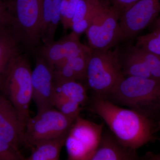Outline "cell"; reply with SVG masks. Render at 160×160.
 <instances>
[{"instance_id":"83f0119b","label":"cell","mask_w":160,"mask_h":160,"mask_svg":"<svg viewBox=\"0 0 160 160\" xmlns=\"http://www.w3.org/2000/svg\"><path fill=\"white\" fill-rule=\"evenodd\" d=\"M160 143V138H159L158 139ZM143 160H160V152L155 154L151 152H147L145 156L143 157Z\"/></svg>"},{"instance_id":"5b68a950","label":"cell","mask_w":160,"mask_h":160,"mask_svg":"<svg viewBox=\"0 0 160 160\" xmlns=\"http://www.w3.org/2000/svg\"><path fill=\"white\" fill-rule=\"evenodd\" d=\"M32 71L27 56L20 53L12 64L0 90L13 104L26 123L31 118L29 106L32 99Z\"/></svg>"},{"instance_id":"d4e9b609","label":"cell","mask_w":160,"mask_h":160,"mask_svg":"<svg viewBox=\"0 0 160 160\" xmlns=\"http://www.w3.org/2000/svg\"><path fill=\"white\" fill-rule=\"evenodd\" d=\"M19 150L0 138V160H25Z\"/></svg>"},{"instance_id":"7a4b0ae2","label":"cell","mask_w":160,"mask_h":160,"mask_svg":"<svg viewBox=\"0 0 160 160\" xmlns=\"http://www.w3.org/2000/svg\"><path fill=\"white\" fill-rule=\"evenodd\" d=\"M106 99L152 120L160 112V80L124 76Z\"/></svg>"},{"instance_id":"484cf974","label":"cell","mask_w":160,"mask_h":160,"mask_svg":"<svg viewBox=\"0 0 160 160\" xmlns=\"http://www.w3.org/2000/svg\"><path fill=\"white\" fill-rule=\"evenodd\" d=\"M10 18L5 0H0V32L9 28Z\"/></svg>"},{"instance_id":"44dd1931","label":"cell","mask_w":160,"mask_h":160,"mask_svg":"<svg viewBox=\"0 0 160 160\" xmlns=\"http://www.w3.org/2000/svg\"><path fill=\"white\" fill-rule=\"evenodd\" d=\"M136 45L160 56V29L138 38Z\"/></svg>"},{"instance_id":"d6986e66","label":"cell","mask_w":160,"mask_h":160,"mask_svg":"<svg viewBox=\"0 0 160 160\" xmlns=\"http://www.w3.org/2000/svg\"><path fill=\"white\" fill-rule=\"evenodd\" d=\"M87 87L83 83L70 81L54 84V92L62 96L67 99L85 106L89 102Z\"/></svg>"},{"instance_id":"7402d4cb","label":"cell","mask_w":160,"mask_h":160,"mask_svg":"<svg viewBox=\"0 0 160 160\" xmlns=\"http://www.w3.org/2000/svg\"><path fill=\"white\" fill-rule=\"evenodd\" d=\"M136 46L138 52L147 66L152 77L160 80V56Z\"/></svg>"},{"instance_id":"4dcf8cb0","label":"cell","mask_w":160,"mask_h":160,"mask_svg":"<svg viewBox=\"0 0 160 160\" xmlns=\"http://www.w3.org/2000/svg\"><path fill=\"white\" fill-rule=\"evenodd\" d=\"M99 1H102V0H99Z\"/></svg>"},{"instance_id":"603a6c76","label":"cell","mask_w":160,"mask_h":160,"mask_svg":"<svg viewBox=\"0 0 160 160\" xmlns=\"http://www.w3.org/2000/svg\"><path fill=\"white\" fill-rule=\"evenodd\" d=\"M62 0H49L51 6L52 19L49 33L43 45L54 42L55 34L59 24L61 22V7Z\"/></svg>"},{"instance_id":"5bb4252c","label":"cell","mask_w":160,"mask_h":160,"mask_svg":"<svg viewBox=\"0 0 160 160\" xmlns=\"http://www.w3.org/2000/svg\"><path fill=\"white\" fill-rule=\"evenodd\" d=\"M91 51L72 57L55 66L54 84L70 81L86 82V69Z\"/></svg>"},{"instance_id":"f1b7e54d","label":"cell","mask_w":160,"mask_h":160,"mask_svg":"<svg viewBox=\"0 0 160 160\" xmlns=\"http://www.w3.org/2000/svg\"><path fill=\"white\" fill-rule=\"evenodd\" d=\"M153 28L154 29H160V16L158 17L153 22Z\"/></svg>"},{"instance_id":"4fadbf2b","label":"cell","mask_w":160,"mask_h":160,"mask_svg":"<svg viewBox=\"0 0 160 160\" xmlns=\"http://www.w3.org/2000/svg\"><path fill=\"white\" fill-rule=\"evenodd\" d=\"M136 151L124 146L110 130H106L90 160H143Z\"/></svg>"},{"instance_id":"e0dca14e","label":"cell","mask_w":160,"mask_h":160,"mask_svg":"<svg viewBox=\"0 0 160 160\" xmlns=\"http://www.w3.org/2000/svg\"><path fill=\"white\" fill-rule=\"evenodd\" d=\"M68 134L45 140L32 149V153L25 160H58L61 149L65 145Z\"/></svg>"},{"instance_id":"ac0fdd59","label":"cell","mask_w":160,"mask_h":160,"mask_svg":"<svg viewBox=\"0 0 160 160\" xmlns=\"http://www.w3.org/2000/svg\"><path fill=\"white\" fill-rule=\"evenodd\" d=\"M99 0H80L75 11L71 29L78 35L86 32Z\"/></svg>"},{"instance_id":"8fae6325","label":"cell","mask_w":160,"mask_h":160,"mask_svg":"<svg viewBox=\"0 0 160 160\" xmlns=\"http://www.w3.org/2000/svg\"><path fill=\"white\" fill-rule=\"evenodd\" d=\"M26 124L13 104L0 92V138L19 150L24 146Z\"/></svg>"},{"instance_id":"ffe728a7","label":"cell","mask_w":160,"mask_h":160,"mask_svg":"<svg viewBox=\"0 0 160 160\" xmlns=\"http://www.w3.org/2000/svg\"><path fill=\"white\" fill-rule=\"evenodd\" d=\"M53 106L67 117L75 119L79 115L82 108L79 104L67 99L64 97L54 94L53 99Z\"/></svg>"},{"instance_id":"7c38bea8","label":"cell","mask_w":160,"mask_h":160,"mask_svg":"<svg viewBox=\"0 0 160 160\" xmlns=\"http://www.w3.org/2000/svg\"><path fill=\"white\" fill-rule=\"evenodd\" d=\"M80 36L72 31L57 41L43 45L37 52L54 67L72 57L91 51L89 46L81 42Z\"/></svg>"},{"instance_id":"4316f807","label":"cell","mask_w":160,"mask_h":160,"mask_svg":"<svg viewBox=\"0 0 160 160\" xmlns=\"http://www.w3.org/2000/svg\"><path fill=\"white\" fill-rule=\"evenodd\" d=\"M138 0H110L111 6L115 9L119 16L132 5L136 2Z\"/></svg>"},{"instance_id":"9c48e42d","label":"cell","mask_w":160,"mask_h":160,"mask_svg":"<svg viewBox=\"0 0 160 160\" xmlns=\"http://www.w3.org/2000/svg\"><path fill=\"white\" fill-rule=\"evenodd\" d=\"M37 54L31 74L32 99L40 112L54 107V67L42 56Z\"/></svg>"},{"instance_id":"9a60e30c","label":"cell","mask_w":160,"mask_h":160,"mask_svg":"<svg viewBox=\"0 0 160 160\" xmlns=\"http://www.w3.org/2000/svg\"><path fill=\"white\" fill-rule=\"evenodd\" d=\"M118 54L120 67L124 76L152 78L138 52L136 45H130L122 49L118 48Z\"/></svg>"},{"instance_id":"2e32d148","label":"cell","mask_w":160,"mask_h":160,"mask_svg":"<svg viewBox=\"0 0 160 160\" xmlns=\"http://www.w3.org/2000/svg\"><path fill=\"white\" fill-rule=\"evenodd\" d=\"M19 46L9 28L0 32V90L12 64L21 53Z\"/></svg>"},{"instance_id":"ba28073f","label":"cell","mask_w":160,"mask_h":160,"mask_svg":"<svg viewBox=\"0 0 160 160\" xmlns=\"http://www.w3.org/2000/svg\"><path fill=\"white\" fill-rule=\"evenodd\" d=\"M103 126L78 116L65 143L68 159L90 160L99 143Z\"/></svg>"},{"instance_id":"277c9868","label":"cell","mask_w":160,"mask_h":160,"mask_svg":"<svg viewBox=\"0 0 160 160\" xmlns=\"http://www.w3.org/2000/svg\"><path fill=\"white\" fill-rule=\"evenodd\" d=\"M118 47L112 50L92 49L86 69V86L92 94L106 98L123 75L118 59Z\"/></svg>"},{"instance_id":"cb8c5ba5","label":"cell","mask_w":160,"mask_h":160,"mask_svg":"<svg viewBox=\"0 0 160 160\" xmlns=\"http://www.w3.org/2000/svg\"><path fill=\"white\" fill-rule=\"evenodd\" d=\"M80 0H62L61 7V23L65 31L71 29L72 21Z\"/></svg>"},{"instance_id":"6da1fadb","label":"cell","mask_w":160,"mask_h":160,"mask_svg":"<svg viewBox=\"0 0 160 160\" xmlns=\"http://www.w3.org/2000/svg\"><path fill=\"white\" fill-rule=\"evenodd\" d=\"M88 103L89 111L102 119L124 146L137 150L158 139L153 133L156 124L153 120L96 95H92Z\"/></svg>"},{"instance_id":"30bf717a","label":"cell","mask_w":160,"mask_h":160,"mask_svg":"<svg viewBox=\"0 0 160 160\" xmlns=\"http://www.w3.org/2000/svg\"><path fill=\"white\" fill-rule=\"evenodd\" d=\"M160 13V0H138L121 15L119 22L126 39L153 22Z\"/></svg>"},{"instance_id":"8992f818","label":"cell","mask_w":160,"mask_h":160,"mask_svg":"<svg viewBox=\"0 0 160 160\" xmlns=\"http://www.w3.org/2000/svg\"><path fill=\"white\" fill-rule=\"evenodd\" d=\"M119 16L110 5L100 1L86 34L92 49L106 50L126 39L119 22Z\"/></svg>"},{"instance_id":"f546056e","label":"cell","mask_w":160,"mask_h":160,"mask_svg":"<svg viewBox=\"0 0 160 160\" xmlns=\"http://www.w3.org/2000/svg\"><path fill=\"white\" fill-rule=\"evenodd\" d=\"M159 131H160V121H159L157 123L155 128L154 130H153V133H156V132Z\"/></svg>"},{"instance_id":"52a82bcc","label":"cell","mask_w":160,"mask_h":160,"mask_svg":"<svg viewBox=\"0 0 160 160\" xmlns=\"http://www.w3.org/2000/svg\"><path fill=\"white\" fill-rule=\"evenodd\" d=\"M75 120L53 108L38 112L26 122L24 146L32 149L45 140L69 134Z\"/></svg>"},{"instance_id":"3957f363","label":"cell","mask_w":160,"mask_h":160,"mask_svg":"<svg viewBox=\"0 0 160 160\" xmlns=\"http://www.w3.org/2000/svg\"><path fill=\"white\" fill-rule=\"evenodd\" d=\"M10 18L9 28L19 45L34 51L41 40L44 0H5Z\"/></svg>"}]
</instances>
